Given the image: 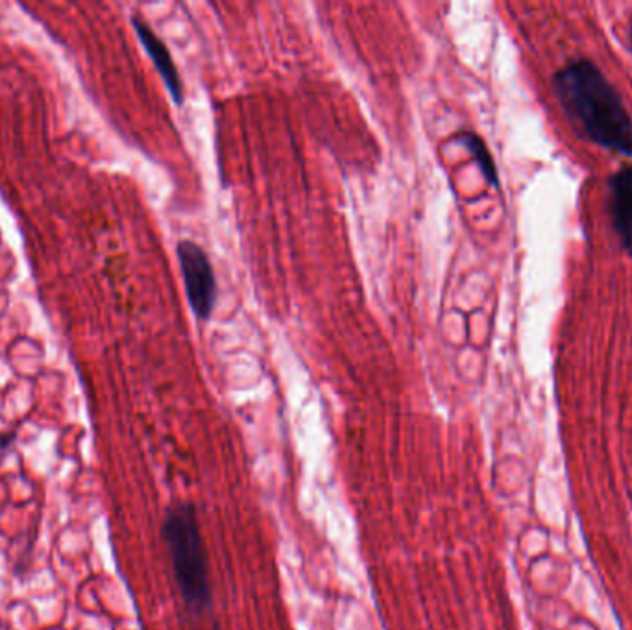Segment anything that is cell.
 Listing matches in <instances>:
<instances>
[{"mask_svg":"<svg viewBox=\"0 0 632 630\" xmlns=\"http://www.w3.org/2000/svg\"><path fill=\"white\" fill-rule=\"evenodd\" d=\"M553 89L573 126L592 143L632 156V121L620 93L592 61L568 63Z\"/></svg>","mask_w":632,"mask_h":630,"instance_id":"6da1fadb","label":"cell"},{"mask_svg":"<svg viewBox=\"0 0 632 630\" xmlns=\"http://www.w3.org/2000/svg\"><path fill=\"white\" fill-rule=\"evenodd\" d=\"M163 536L171 553L172 571L187 605H209V579L204 540L196 512L189 505L172 509L163 525Z\"/></svg>","mask_w":632,"mask_h":630,"instance_id":"7a4b0ae2","label":"cell"},{"mask_svg":"<svg viewBox=\"0 0 632 630\" xmlns=\"http://www.w3.org/2000/svg\"><path fill=\"white\" fill-rule=\"evenodd\" d=\"M178 259L182 265L185 291H187V300L191 303V309L198 318L206 320L213 311L215 296H217L213 267L207 259L206 252L191 241H182L178 244Z\"/></svg>","mask_w":632,"mask_h":630,"instance_id":"3957f363","label":"cell"},{"mask_svg":"<svg viewBox=\"0 0 632 630\" xmlns=\"http://www.w3.org/2000/svg\"><path fill=\"white\" fill-rule=\"evenodd\" d=\"M608 209L621 248L632 255V165L618 170L610 178Z\"/></svg>","mask_w":632,"mask_h":630,"instance_id":"277c9868","label":"cell"},{"mask_svg":"<svg viewBox=\"0 0 632 630\" xmlns=\"http://www.w3.org/2000/svg\"><path fill=\"white\" fill-rule=\"evenodd\" d=\"M132 23H134L135 32H137V36L141 39V43H143V47H145L146 52H148V56L154 61L158 73L161 74L163 82L167 85L172 100H174L176 104H182V80H180L178 69H176L174 61H172L171 52L165 47V43L154 34V30L146 25L145 21H141L139 17H134Z\"/></svg>","mask_w":632,"mask_h":630,"instance_id":"5b68a950","label":"cell"},{"mask_svg":"<svg viewBox=\"0 0 632 630\" xmlns=\"http://www.w3.org/2000/svg\"><path fill=\"white\" fill-rule=\"evenodd\" d=\"M461 139L462 143L466 145V148L474 154L475 161H477L479 169L485 174V178H487L488 182L492 183V185H498V170H496L494 159L490 156V152H488L487 145L483 143V139H481L479 135L472 134V132L462 134Z\"/></svg>","mask_w":632,"mask_h":630,"instance_id":"8992f818","label":"cell"},{"mask_svg":"<svg viewBox=\"0 0 632 630\" xmlns=\"http://www.w3.org/2000/svg\"><path fill=\"white\" fill-rule=\"evenodd\" d=\"M629 39H631V47H632V19H631V25H629Z\"/></svg>","mask_w":632,"mask_h":630,"instance_id":"52a82bcc","label":"cell"}]
</instances>
